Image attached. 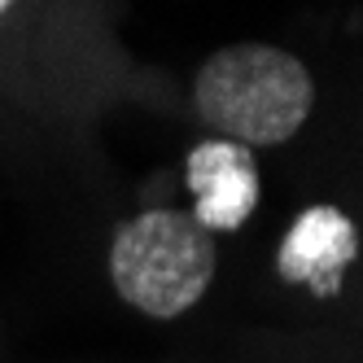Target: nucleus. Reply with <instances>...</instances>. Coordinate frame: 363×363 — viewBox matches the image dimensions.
Returning a JSON list of instances; mask_svg holds the SVG:
<instances>
[{
  "label": "nucleus",
  "mask_w": 363,
  "mask_h": 363,
  "mask_svg": "<svg viewBox=\"0 0 363 363\" xmlns=\"http://www.w3.org/2000/svg\"><path fill=\"white\" fill-rule=\"evenodd\" d=\"M193 106L219 140L245 149L284 145L315 106L311 70L272 44H228L197 70Z\"/></svg>",
  "instance_id": "f257e3e1"
},
{
  "label": "nucleus",
  "mask_w": 363,
  "mask_h": 363,
  "mask_svg": "<svg viewBox=\"0 0 363 363\" xmlns=\"http://www.w3.org/2000/svg\"><path fill=\"white\" fill-rule=\"evenodd\" d=\"M215 237L193 215L145 211L127 219L110 241V280L127 306L149 320H179L215 280Z\"/></svg>",
  "instance_id": "f03ea898"
},
{
  "label": "nucleus",
  "mask_w": 363,
  "mask_h": 363,
  "mask_svg": "<svg viewBox=\"0 0 363 363\" xmlns=\"http://www.w3.org/2000/svg\"><path fill=\"white\" fill-rule=\"evenodd\" d=\"M184 184L193 193V219L206 232H237L258 206L254 149L237 140H201L184 162Z\"/></svg>",
  "instance_id": "7ed1b4c3"
},
{
  "label": "nucleus",
  "mask_w": 363,
  "mask_h": 363,
  "mask_svg": "<svg viewBox=\"0 0 363 363\" xmlns=\"http://www.w3.org/2000/svg\"><path fill=\"white\" fill-rule=\"evenodd\" d=\"M359 258V232L354 219H346L337 206L320 201L289 223L276 254V267L289 284H306L315 298H337L342 294L346 267Z\"/></svg>",
  "instance_id": "20e7f679"
},
{
  "label": "nucleus",
  "mask_w": 363,
  "mask_h": 363,
  "mask_svg": "<svg viewBox=\"0 0 363 363\" xmlns=\"http://www.w3.org/2000/svg\"><path fill=\"white\" fill-rule=\"evenodd\" d=\"M9 5H13V0H0V13H5V9H9Z\"/></svg>",
  "instance_id": "39448f33"
}]
</instances>
